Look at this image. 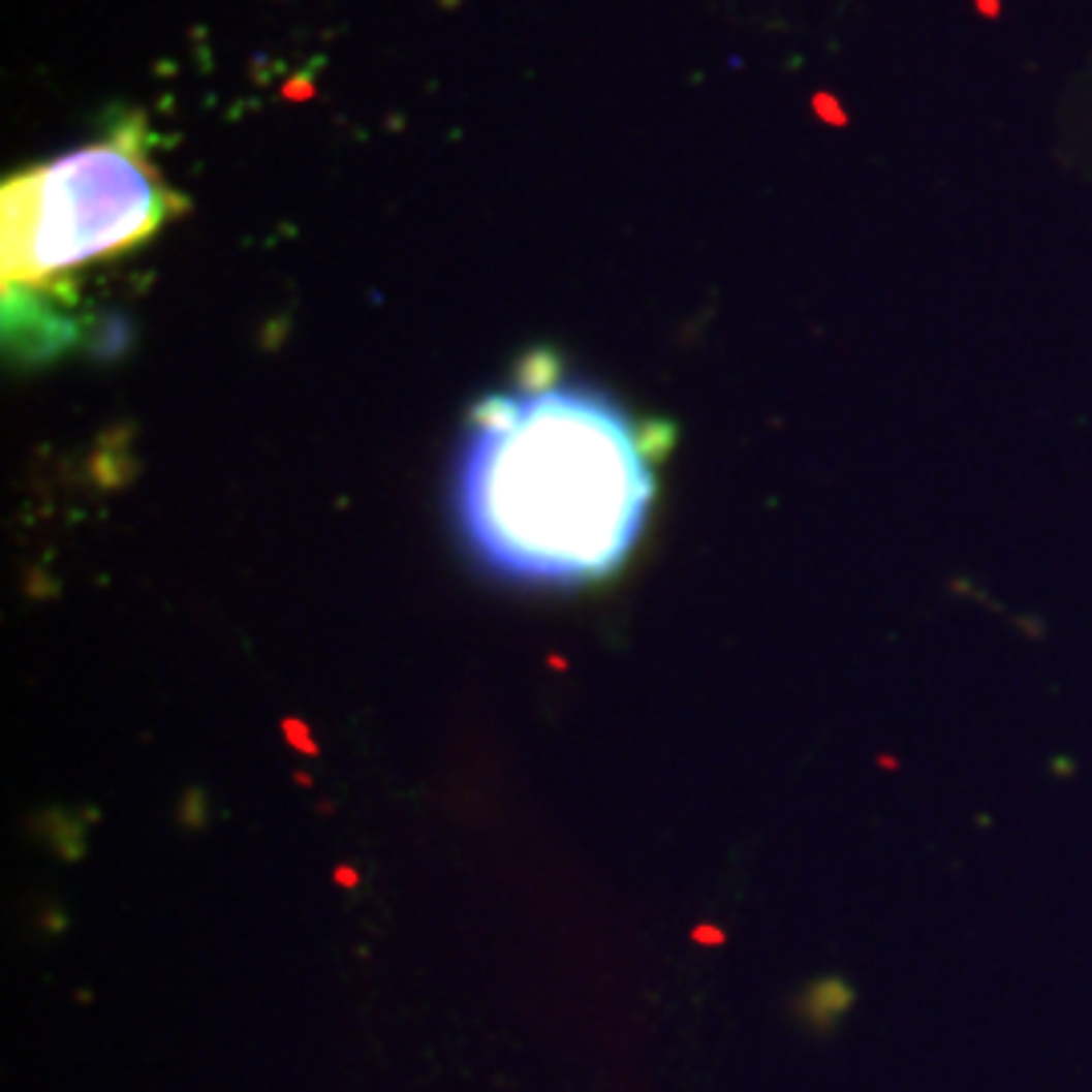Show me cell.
<instances>
[{
    "label": "cell",
    "mask_w": 1092,
    "mask_h": 1092,
    "mask_svg": "<svg viewBox=\"0 0 1092 1092\" xmlns=\"http://www.w3.org/2000/svg\"><path fill=\"white\" fill-rule=\"evenodd\" d=\"M660 433L612 393L530 361L470 409L454 458V519L502 583L587 587L635 551L652 502Z\"/></svg>",
    "instance_id": "6da1fadb"
},
{
    "label": "cell",
    "mask_w": 1092,
    "mask_h": 1092,
    "mask_svg": "<svg viewBox=\"0 0 1092 1092\" xmlns=\"http://www.w3.org/2000/svg\"><path fill=\"white\" fill-rule=\"evenodd\" d=\"M143 138L138 122L118 126L4 183L0 251L8 304L65 287L69 276L143 247L179 211Z\"/></svg>",
    "instance_id": "7a4b0ae2"
}]
</instances>
